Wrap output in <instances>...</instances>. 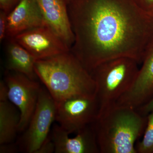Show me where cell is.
I'll list each match as a JSON object with an SVG mask.
<instances>
[{
	"label": "cell",
	"instance_id": "6da1fadb",
	"mask_svg": "<svg viewBox=\"0 0 153 153\" xmlns=\"http://www.w3.org/2000/svg\"><path fill=\"white\" fill-rule=\"evenodd\" d=\"M68 6L74 36L70 51L90 73L119 57L142 63L153 37V18L132 0H72Z\"/></svg>",
	"mask_w": 153,
	"mask_h": 153
},
{
	"label": "cell",
	"instance_id": "7a4b0ae2",
	"mask_svg": "<svg viewBox=\"0 0 153 153\" xmlns=\"http://www.w3.org/2000/svg\"><path fill=\"white\" fill-rule=\"evenodd\" d=\"M35 70L56 103L76 96H96L90 72L71 52L36 60Z\"/></svg>",
	"mask_w": 153,
	"mask_h": 153
},
{
	"label": "cell",
	"instance_id": "3957f363",
	"mask_svg": "<svg viewBox=\"0 0 153 153\" xmlns=\"http://www.w3.org/2000/svg\"><path fill=\"white\" fill-rule=\"evenodd\" d=\"M147 116L137 110L115 106L94 122L101 153H137L135 143L144 132Z\"/></svg>",
	"mask_w": 153,
	"mask_h": 153
},
{
	"label": "cell",
	"instance_id": "277c9868",
	"mask_svg": "<svg viewBox=\"0 0 153 153\" xmlns=\"http://www.w3.org/2000/svg\"><path fill=\"white\" fill-rule=\"evenodd\" d=\"M138 64L132 58L119 57L100 63L91 71L96 85L98 116L115 107L119 99L129 90L139 71Z\"/></svg>",
	"mask_w": 153,
	"mask_h": 153
},
{
	"label": "cell",
	"instance_id": "5b68a950",
	"mask_svg": "<svg viewBox=\"0 0 153 153\" xmlns=\"http://www.w3.org/2000/svg\"><path fill=\"white\" fill-rule=\"evenodd\" d=\"M56 109L54 99L46 88L41 87L36 109L21 138V149L26 153H37L50 136Z\"/></svg>",
	"mask_w": 153,
	"mask_h": 153
},
{
	"label": "cell",
	"instance_id": "8992f818",
	"mask_svg": "<svg viewBox=\"0 0 153 153\" xmlns=\"http://www.w3.org/2000/svg\"><path fill=\"white\" fill-rule=\"evenodd\" d=\"M55 121L71 134L94 123L99 114L96 96H76L56 103Z\"/></svg>",
	"mask_w": 153,
	"mask_h": 153
},
{
	"label": "cell",
	"instance_id": "52a82bcc",
	"mask_svg": "<svg viewBox=\"0 0 153 153\" xmlns=\"http://www.w3.org/2000/svg\"><path fill=\"white\" fill-rule=\"evenodd\" d=\"M4 81L7 86L9 101L20 113L19 132H24L36 109L41 87L36 80L21 73L8 70Z\"/></svg>",
	"mask_w": 153,
	"mask_h": 153
},
{
	"label": "cell",
	"instance_id": "ba28073f",
	"mask_svg": "<svg viewBox=\"0 0 153 153\" xmlns=\"http://www.w3.org/2000/svg\"><path fill=\"white\" fill-rule=\"evenodd\" d=\"M13 38L36 60L47 59L70 51V48L47 27L28 30Z\"/></svg>",
	"mask_w": 153,
	"mask_h": 153
},
{
	"label": "cell",
	"instance_id": "9c48e42d",
	"mask_svg": "<svg viewBox=\"0 0 153 153\" xmlns=\"http://www.w3.org/2000/svg\"><path fill=\"white\" fill-rule=\"evenodd\" d=\"M142 64L133 85L116 106L137 109L153 98V37L145 50Z\"/></svg>",
	"mask_w": 153,
	"mask_h": 153
},
{
	"label": "cell",
	"instance_id": "30bf717a",
	"mask_svg": "<svg viewBox=\"0 0 153 153\" xmlns=\"http://www.w3.org/2000/svg\"><path fill=\"white\" fill-rule=\"evenodd\" d=\"M94 123L76 133L73 137L58 124L51 129L50 138L56 153H100Z\"/></svg>",
	"mask_w": 153,
	"mask_h": 153
},
{
	"label": "cell",
	"instance_id": "8fae6325",
	"mask_svg": "<svg viewBox=\"0 0 153 153\" xmlns=\"http://www.w3.org/2000/svg\"><path fill=\"white\" fill-rule=\"evenodd\" d=\"M47 27L71 50L74 36L65 0H37Z\"/></svg>",
	"mask_w": 153,
	"mask_h": 153
},
{
	"label": "cell",
	"instance_id": "7c38bea8",
	"mask_svg": "<svg viewBox=\"0 0 153 153\" xmlns=\"http://www.w3.org/2000/svg\"><path fill=\"white\" fill-rule=\"evenodd\" d=\"M47 25L37 0H21L7 17V39Z\"/></svg>",
	"mask_w": 153,
	"mask_h": 153
},
{
	"label": "cell",
	"instance_id": "4fadbf2b",
	"mask_svg": "<svg viewBox=\"0 0 153 153\" xmlns=\"http://www.w3.org/2000/svg\"><path fill=\"white\" fill-rule=\"evenodd\" d=\"M7 39V70L21 73L36 80L38 77L35 70V58L14 38Z\"/></svg>",
	"mask_w": 153,
	"mask_h": 153
},
{
	"label": "cell",
	"instance_id": "5bb4252c",
	"mask_svg": "<svg viewBox=\"0 0 153 153\" xmlns=\"http://www.w3.org/2000/svg\"><path fill=\"white\" fill-rule=\"evenodd\" d=\"M9 100L0 101V145L13 143L19 132L20 112Z\"/></svg>",
	"mask_w": 153,
	"mask_h": 153
},
{
	"label": "cell",
	"instance_id": "9a60e30c",
	"mask_svg": "<svg viewBox=\"0 0 153 153\" xmlns=\"http://www.w3.org/2000/svg\"><path fill=\"white\" fill-rule=\"evenodd\" d=\"M136 150L138 153H153V111L148 115L143 137Z\"/></svg>",
	"mask_w": 153,
	"mask_h": 153
},
{
	"label": "cell",
	"instance_id": "2e32d148",
	"mask_svg": "<svg viewBox=\"0 0 153 153\" xmlns=\"http://www.w3.org/2000/svg\"><path fill=\"white\" fill-rule=\"evenodd\" d=\"M144 13L153 18V0H132Z\"/></svg>",
	"mask_w": 153,
	"mask_h": 153
},
{
	"label": "cell",
	"instance_id": "e0dca14e",
	"mask_svg": "<svg viewBox=\"0 0 153 153\" xmlns=\"http://www.w3.org/2000/svg\"><path fill=\"white\" fill-rule=\"evenodd\" d=\"M8 13L1 10L0 11V41L2 42L7 38V17Z\"/></svg>",
	"mask_w": 153,
	"mask_h": 153
},
{
	"label": "cell",
	"instance_id": "ac0fdd59",
	"mask_svg": "<svg viewBox=\"0 0 153 153\" xmlns=\"http://www.w3.org/2000/svg\"><path fill=\"white\" fill-rule=\"evenodd\" d=\"M21 0H0L1 10L9 13Z\"/></svg>",
	"mask_w": 153,
	"mask_h": 153
},
{
	"label": "cell",
	"instance_id": "d6986e66",
	"mask_svg": "<svg viewBox=\"0 0 153 153\" xmlns=\"http://www.w3.org/2000/svg\"><path fill=\"white\" fill-rule=\"evenodd\" d=\"M136 110L143 115L148 116L150 113L153 111V97L146 104Z\"/></svg>",
	"mask_w": 153,
	"mask_h": 153
},
{
	"label": "cell",
	"instance_id": "ffe728a7",
	"mask_svg": "<svg viewBox=\"0 0 153 153\" xmlns=\"http://www.w3.org/2000/svg\"><path fill=\"white\" fill-rule=\"evenodd\" d=\"M18 151V148L13 143L1 145L0 153H15Z\"/></svg>",
	"mask_w": 153,
	"mask_h": 153
},
{
	"label": "cell",
	"instance_id": "44dd1931",
	"mask_svg": "<svg viewBox=\"0 0 153 153\" xmlns=\"http://www.w3.org/2000/svg\"><path fill=\"white\" fill-rule=\"evenodd\" d=\"M8 87L4 81L0 82V101L9 100L8 97Z\"/></svg>",
	"mask_w": 153,
	"mask_h": 153
},
{
	"label": "cell",
	"instance_id": "7402d4cb",
	"mask_svg": "<svg viewBox=\"0 0 153 153\" xmlns=\"http://www.w3.org/2000/svg\"><path fill=\"white\" fill-rule=\"evenodd\" d=\"M65 1H66V2L67 3V4L68 5L69 3L71 2V1L72 0H65Z\"/></svg>",
	"mask_w": 153,
	"mask_h": 153
}]
</instances>
